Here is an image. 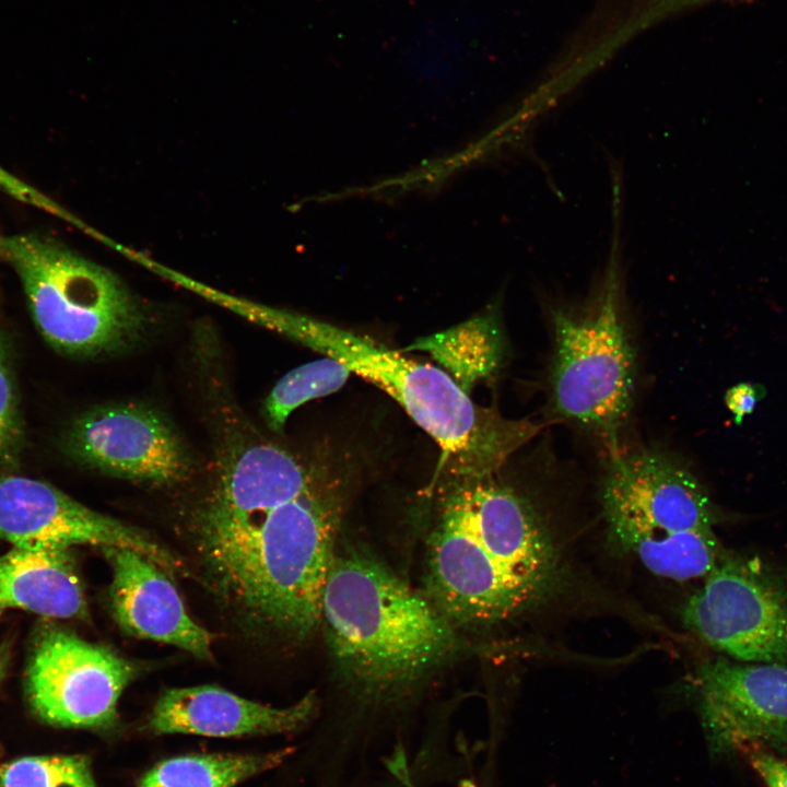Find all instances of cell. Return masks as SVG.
<instances>
[{
  "label": "cell",
  "instance_id": "6da1fadb",
  "mask_svg": "<svg viewBox=\"0 0 787 787\" xmlns=\"http://www.w3.org/2000/svg\"><path fill=\"white\" fill-rule=\"evenodd\" d=\"M448 475L430 532L427 598L455 623L508 620L547 595L559 554L532 502L498 479Z\"/></svg>",
  "mask_w": 787,
  "mask_h": 787
},
{
  "label": "cell",
  "instance_id": "7a4b0ae2",
  "mask_svg": "<svg viewBox=\"0 0 787 787\" xmlns=\"http://www.w3.org/2000/svg\"><path fill=\"white\" fill-rule=\"evenodd\" d=\"M341 504L320 483L231 516H197L196 540L224 598L251 625L304 639L320 627Z\"/></svg>",
  "mask_w": 787,
  "mask_h": 787
},
{
  "label": "cell",
  "instance_id": "3957f363",
  "mask_svg": "<svg viewBox=\"0 0 787 787\" xmlns=\"http://www.w3.org/2000/svg\"><path fill=\"white\" fill-rule=\"evenodd\" d=\"M320 626L341 677L365 704L406 695L457 648L454 624L366 551H336Z\"/></svg>",
  "mask_w": 787,
  "mask_h": 787
},
{
  "label": "cell",
  "instance_id": "277c9868",
  "mask_svg": "<svg viewBox=\"0 0 787 787\" xmlns=\"http://www.w3.org/2000/svg\"><path fill=\"white\" fill-rule=\"evenodd\" d=\"M233 310L343 363L393 398L439 446L448 475L500 472L541 430L477 404L443 369L309 316L237 301Z\"/></svg>",
  "mask_w": 787,
  "mask_h": 787
},
{
  "label": "cell",
  "instance_id": "5b68a950",
  "mask_svg": "<svg viewBox=\"0 0 787 787\" xmlns=\"http://www.w3.org/2000/svg\"><path fill=\"white\" fill-rule=\"evenodd\" d=\"M600 503L612 542L653 574L705 577L725 554L714 531L716 508L702 483L663 450H608Z\"/></svg>",
  "mask_w": 787,
  "mask_h": 787
},
{
  "label": "cell",
  "instance_id": "8992f818",
  "mask_svg": "<svg viewBox=\"0 0 787 787\" xmlns=\"http://www.w3.org/2000/svg\"><path fill=\"white\" fill-rule=\"evenodd\" d=\"M44 338L62 353L111 354L138 344L150 318L110 271L36 233L0 237Z\"/></svg>",
  "mask_w": 787,
  "mask_h": 787
},
{
  "label": "cell",
  "instance_id": "52a82bcc",
  "mask_svg": "<svg viewBox=\"0 0 787 787\" xmlns=\"http://www.w3.org/2000/svg\"><path fill=\"white\" fill-rule=\"evenodd\" d=\"M551 320V411L603 439L608 450L616 449L634 404L637 363L614 274L590 306L552 310Z\"/></svg>",
  "mask_w": 787,
  "mask_h": 787
},
{
  "label": "cell",
  "instance_id": "ba28073f",
  "mask_svg": "<svg viewBox=\"0 0 787 787\" xmlns=\"http://www.w3.org/2000/svg\"><path fill=\"white\" fill-rule=\"evenodd\" d=\"M682 621L730 659L787 665V585L755 557L724 554L686 600Z\"/></svg>",
  "mask_w": 787,
  "mask_h": 787
},
{
  "label": "cell",
  "instance_id": "9c48e42d",
  "mask_svg": "<svg viewBox=\"0 0 787 787\" xmlns=\"http://www.w3.org/2000/svg\"><path fill=\"white\" fill-rule=\"evenodd\" d=\"M139 667L113 649L48 629L35 642L26 695L38 718L58 727L108 729Z\"/></svg>",
  "mask_w": 787,
  "mask_h": 787
},
{
  "label": "cell",
  "instance_id": "30bf717a",
  "mask_svg": "<svg viewBox=\"0 0 787 787\" xmlns=\"http://www.w3.org/2000/svg\"><path fill=\"white\" fill-rule=\"evenodd\" d=\"M693 691L713 752L787 755V665L719 657L697 668Z\"/></svg>",
  "mask_w": 787,
  "mask_h": 787
},
{
  "label": "cell",
  "instance_id": "8fae6325",
  "mask_svg": "<svg viewBox=\"0 0 787 787\" xmlns=\"http://www.w3.org/2000/svg\"><path fill=\"white\" fill-rule=\"evenodd\" d=\"M63 446L81 465L152 485L180 481L191 467L174 426L143 404L113 403L82 413L67 430Z\"/></svg>",
  "mask_w": 787,
  "mask_h": 787
},
{
  "label": "cell",
  "instance_id": "7c38bea8",
  "mask_svg": "<svg viewBox=\"0 0 787 787\" xmlns=\"http://www.w3.org/2000/svg\"><path fill=\"white\" fill-rule=\"evenodd\" d=\"M0 538L14 545L129 548L171 575L183 571L180 561L144 532L30 478L0 479Z\"/></svg>",
  "mask_w": 787,
  "mask_h": 787
},
{
  "label": "cell",
  "instance_id": "4fadbf2b",
  "mask_svg": "<svg viewBox=\"0 0 787 787\" xmlns=\"http://www.w3.org/2000/svg\"><path fill=\"white\" fill-rule=\"evenodd\" d=\"M111 568L114 619L129 635L169 644L199 659L212 655V636L189 615L166 572L143 554L102 548Z\"/></svg>",
  "mask_w": 787,
  "mask_h": 787
},
{
  "label": "cell",
  "instance_id": "5bb4252c",
  "mask_svg": "<svg viewBox=\"0 0 787 787\" xmlns=\"http://www.w3.org/2000/svg\"><path fill=\"white\" fill-rule=\"evenodd\" d=\"M317 710L314 693L287 707H273L215 685L174 688L158 697L149 728L155 733L208 737L287 733L306 726Z\"/></svg>",
  "mask_w": 787,
  "mask_h": 787
},
{
  "label": "cell",
  "instance_id": "9a60e30c",
  "mask_svg": "<svg viewBox=\"0 0 787 787\" xmlns=\"http://www.w3.org/2000/svg\"><path fill=\"white\" fill-rule=\"evenodd\" d=\"M0 606L57 619L84 616L86 601L69 548L14 545L2 555Z\"/></svg>",
  "mask_w": 787,
  "mask_h": 787
},
{
  "label": "cell",
  "instance_id": "2e32d148",
  "mask_svg": "<svg viewBox=\"0 0 787 787\" xmlns=\"http://www.w3.org/2000/svg\"><path fill=\"white\" fill-rule=\"evenodd\" d=\"M407 349L431 354L469 393L473 385L500 368L505 341L497 320L486 315L421 338Z\"/></svg>",
  "mask_w": 787,
  "mask_h": 787
},
{
  "label": "cell",
  "instance_id": "e0dca14e",
  "mask_svg": "<svg viewBox=\"0 0 787 787\" xmlns=\"http://www.w3.org/2000/svg\"><path fill=\"white\" fill-rule=\"evenodd\" d=\"M293 748L259 754H190L165 760L138 787H233L283 763Z\"/></svg>",
  "mask_w": 787,
  "mask_h": 787
},
{
  "label": "cell",
  "instance_id": "ac0fdd59",
  "mask_svg": "<svg viewBox=\"0 0 787 787\" xmlns=\"http://www.w3.org/2000/svg\"><path fill=\"white\" fill-rule=\"evenodd\" d=\"M351 371L336 359L325 356L286 373L265 400L269 427L280 433L290 414L303 403L340 389Z\"/></svg>",
  "mask_w": 787,
  "mask_h": 787
},
{
  "label": "cell",
  "instance_id": "d6986e66",
  "mask_svg": "<svg viewBox=\"0 0 787 787\" xmlns=\"http://www.w3.org/2000/svg\"><path fill=\"white\" fill-rule=\"evenodd\" d=\"M0 787H97L82 755H33L0 764Z\"/></svg>",
  "mask_w": 787,
  "mask_h": 787
},
{
  "label": "cell",
  "instance_id": "ffe728a7",
  "mask_svg": "<svg viewBox=\"0 0 787 787\" xmlns=\"http://www.w3.org/2000/svg\"><path fill=\"white\" fill-rule=\"evenodd\" d=\"M23 446V425L11 352L0 330V469L14 465Z\"/></svg>",
  "mask_w": 787,
  "mask_h": 787
},
{
  "label": "cell",
  "instance_id": "44dd1931",
  "mask_svg": "<svg viewBox=\"0 0 787 787\" xmlns=\"http://www.w3.org/2000/svg\"><path fill=\"white\" fill-rule=\"evenodd\" d=\"M743 754L767 787H787L786 762L762 749H749Z\"/></svg>",
  "mask_w": 787,
  "mask_h": 787
},
{
  "label": "cell",
  "instance_id": "7402d4cb",
  "mask_svg": "<svg viewBox=\"0 0 787 787\" xmlns=\"http://www.w3.org/2000/svg\"><path fill=\"white\" fill-rule=\"evenodd\" d=\"M725 400L729 411L740 421L754 410L757 392L750 384H738L727 391Z\"/></svg>",
  "mask_w": 787,
  "mask_h": 787
},
{
  "label": "cell",
  "instance_id": "603a6c76",
  "mask_svg": "<svg viewBox=\"0 0 787 787\" xmlns=\"http://www.w3.org/2000/svg\"><path fill=\"white\" fill-rule=\"evenodd\" d=\"M646 7L659 19L668 21L697 7L719 0H643Z\"/></svg>",
  "mask_w": 787,
  "mask_h": 787
},
{
  "label": "cell",
  "instance_id": "cb8c5ba5",
  "mask_svg": "<svg viewBox=\"0 0 787 787\" xmlns=\"http://www.w3.org/2000/svg\"><path fill=\"white\" fill-rule=\"evenodd\" d=\"M2 610H3V607L0 606V614H1V611H2Z\"/></svg>",
  "mask_w": 787,
  "mask_h": 787
}]
</instances>
